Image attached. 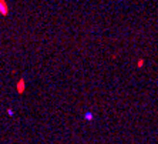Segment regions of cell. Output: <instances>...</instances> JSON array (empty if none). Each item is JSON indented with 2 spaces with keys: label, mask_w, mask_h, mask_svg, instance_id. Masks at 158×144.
I'll use <instances>...</instances> for the list:
<instances>
[{
  "label": "cell",
  "mask_w": 158,
  "mask_h": 144,
  "mask_svg": "<svg viewBox=\"0 0 158 144\" xmlns=\"http://www.w3.org/2000/svg\"><path fill=\"white\" fill-rule=\"evenodd\" d=\"M84 118L88 120V121H91V120L94 118V116H93V113L91 111H87V113H84Z\"/></svg>",
  "instance_id": "3"
},
{
  "label": "cell",
  "mask_w": 158,
  "mask_h": 144,
  "mask_svg": "<svg viewBox=\"0 0 158 144\" xmlns=\"http://www.w3.org/2000/svg\"><path fill=\"white\" fill-rule=\"evenodd\" d=\"M16 90H17V93H19V94H23V93H24V90H26V83H24V79H20V80L17 81Z\"/></svg>",
  "instance_id": "2"
},
{
  "label": "cell",
  "mask_w": 158,
  "mask_h": 144,
  "mask_svg": "<svg viewBox=\"0 0 158 144\" xmlns=\"http://www.w3.org/2000/svg\"><path fill=\"white\" fill-rule=\"evenodd\" d=\"M142 64H144V62H142V60H138V63H137V66H138V67H142Z\"/></svg>",
  "instance_id": "5"
},
{
  "label": "cell",
  "mask_w": 158,
  "mask_h": 144,
  "mask_svg": "<svg viewBox=\"0 0 158 144\" xmlns=\"http://www.w3.org/2000/svg\"><path fill=\"white\" fill-rule=\"evenodd\" d=\"M9 12H10V9H9L7 1L6 0H0V14L1 16H7Z\"/></svg>",
  "instance_id": "1"
},
{
  "label": "cell",
  "mask_w": 158,
  "mask_h": 144,
  "mask_svg": "<svg viewBox=\"0 0 158 144\" xmlns=\"http://www.w3.org/2000/svg\"><path fill=\"white\" fill-rule=\"evenodd\" d=\"M7 114H9V116H13V114H14V111H13L12 109H7Z\"/></svg>",
  "instance_id": "4"
}]
</instances>
